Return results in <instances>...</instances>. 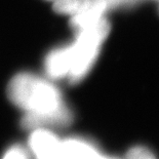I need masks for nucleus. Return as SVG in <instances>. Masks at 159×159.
I'll list each match as a JSON object with an SVG mask.
<instances>
[{
	"label": "nucleus",
	"instance_id": "nucleus-1",
	"mask_svg": "<svg viewBox=\"0 0 159 159\" xmlns=\"http://www.w3.org/2000/svg\"><path fill=\"white\" fill-rule=\"evenodd\" d=\"M7 96L25 114L46 115L67 105L62 93L52 81L32 73H20L11 80Z\"/></svg>",
	"mask_w": 159,
	"mask_h": 159
},
{
	"label": "nucleus",
	"instance_id": "nucleus-2",
	"mask_svg": "<svg viewBox=\"0 0 159 159\" xmlns=\"http://www.w3.org/2000/svg\"><path fill=\"white\" fill-rule=\"evenodd\" d=\"M109 33L110 23L105 18L77 32L75 42L70 45L71 68L68 74L70 83H79L85 78L97 62Z\"/></svg>",
	"mask_w": 159,
	"mask_h": 159
},
{
	"label": "nucleus",
	"instance_id": "nucleus-3",
	"mask_svg": "<svg viewBox=\"0 0 159 159\" xmlns=\"http://www.w3.org/2000/svg\"><path fill=\"white\" fill-rule=\"evenodd\" d=\"M28 150L33 159H59L61 139L48 128L30 130Z\"/></svg>",
	"mask_w": 159,
	"mask_h": 159
},
{
	"label": "nucleus",
	"instance_id": "nucleus-4",
	"mask_svg": "<svg viewBox=\"0 0 159 159\" xmlns=\"http://www.w3.org/2000/svg\"><path fill=\"white\" fill-rule=\"evenodd\" d=\"M73 122V113L68 107L57 111L55 113L46 115L24 114L21 120V125L27 130H32L35 128H63L67 127Z\"/></svg>",
	"mask_w": 159,
	"mask_h": 159
},
{
	"label": "nucleus",
	"instance_id": "nucleus-5",
	"mask_svg": "<svg viewBox=\"0 0 159 159\" xmlns=\"http://www.w3.org/2000/svg\"><path fill=\"white\" fill-rule=\"evenodd\" d=\"M101 155L90 141L82 138H68L61 141L59 159H96Z\"/></svg>",
	"mask_w": 159,
	"mask_h": 159
},
{
	"label": "nucleus",
	"instance_id": "nucleus-6",
	"mask_svg": "<svg viewBox=\"0 0 159 159\" xmlns=\"http://www.w3.org/2000/svg\"><path fill=\"white\" fill-rule=\"evenodd\" d=\"M71 68L70 45L52 50L45 60V71L49 78L62 79L68 77Z\"/></svg>",
	"mask_w": 159,
	"mask_h": 159
},
{
	"label": "nucleus",
	"instance_id": "nucleus-7",
	"mask_svg": "<svg viewBox=\"0 0 159 159\" xmlns=\"http://www.w3.org/2000/svg\"><path fill=\"white\" fill-rule=\"evenodd\" d=\"M89 0H55L53 9L57 13L74 16L89 4Z\"/></svg>",
	"mask_w": 159,
	"mask_h": 159
},
{
	"label": "nucleus",
	"instance_id": "nucleus-8",
	"mask_svg": "<svg viewBox=\"0 0 159 159\" xmlns=\"http://www.w3.org/2000/svg\"><path fill=\"white\" fill-rule=\"evenodd\" d=\"M0 159H32L31 154L24 145L12 144L11 145Z\"/></svg>",
	"mask_w": 159,
	"mask_h": 159
},
{
	"label": "nucleus",
	"instance_id": "nucleus-9",
	"mask_svg": "<svg viewBox=\"0 0 159 159\" xmlns=\"http://www.w3.org/2000/svg\"><path fill=\"white\" fill-rule=\"evenodd\" d=\"M125 159H156L155 155L149 149L141 146L131 148L127 152Z\"/></svg>",
	"mask_w": 159,
	"mask_h": 159
},
{
	"label": "nucleus",
	"instance_id": "nucleus-10",
	"mask_svg": "<svg viewBox=\"0 0 159 159\" xmlns=\"http://www.w3.org/2000/svg\"><path fill=\"white\" fill-rule=\"evenodd\" d=\"M96 159H119V158H116V157H110V156H103L102 154L99 155Z\"/></svg>",
	"mask_w": 159,
	"mask_h": 159
}]
</instances>
